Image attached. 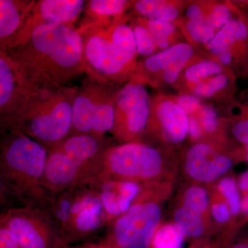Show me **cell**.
<instances>
[{
  "label": "cell",
  "mask_w": 248,
  "mask_h": 248,
  "mask_svg": "<svg viewBox=\"0 0 248 248\" xmlns=\"http://www.w3.org/2000/svg\"><path fill=\"white\" fill-rule=\"evenodd\" d=\"M35 87L65 86L86 73L82 37L76 27L37 26L20 44L4 53Z\"/></svg>",
  "instance_id": "6da1fadb"
},
{
  "label": "cell",
  "mask_w": 248,
  "mask_h": 248,
  "mask_svg": "<svg viewBox=\"0 0 248 248\" xmlns=\"http://www.w3.org/2000/svg\"><path fill=\"white\" fill-rule=\"evenodd\" d=\"M78 87L36 88L17 114L1 128L16 129L48 151L71 133L73 103Z\"/></svg>",
  "instance_id": "277c9868"
},
{
  "label": "cell",
  "mask_w": 248,
  "mask_h": 248,
  "mask_svg": "<svg viewBox=\"0 0 248 248\" xmlns=\"http://www.w3.org/2000/svg\"><path fill=\"white\" fill-rule=\"evenodd\" d=\"M232 133L236 141L244 145L248 146V115L242 112L241 118L233 124Z\"/></svg>",
  "instance_id": "d6a6232c"
},
{
  "label": "cell",
  "mask_w": 248,
  "mask_h": 248,
  "mask_svg": "<svg viewBox=\"0 0 248 248\" xmlns=\"http://www.w3.org/2000/svg\"><path fill=\"white\" fill-rule=\"evenodd\" d=\"M193 55V49L187 43L173 45L147 57L138 63V74L146 84H155L157 81L173 84L179 78Z\"/></svg>",
  "instance_id": "30bf717a"
},
{
  "label": "cell",
  "mask_w": 248,
  "mask_h": 248,
  "mask_svg": "<svg viewBox=\"0 0 248 248\" xmlns=\"http://www.w3.org/2000/svg\"><path fill=\"white\" fill-rule=\"evenodd\" d=\"M100 199L108 225L128 210L141 193L143 186L138 183L97 178L91 182Z\"/></svg>",
  "instance_id": "5bb4252c"
},
{
  "label": "cell",
  "mask_w": 248,
  "mask_h": 248,
  "mask_svg": "<svg viewBox=\"0 0 248 248\" xmlns=\"http://www.w3.org/2000/svg\"><path fill=\"white\" fill-rule=\"evenodd\" d=\"M0 224L6 226L20 248H63L56 223L47 209L18 207L4 209Z\"/></svg>",
  "instance_id": "ba28073f"
},
{
  "label": "cell",
  "mask_w": 248,
  "mask_h": 248,
  "mask_svg": "<svg viewBox=\"0 0 248 248\" xmlns=\"http://www.w3.org/2000/svg\"><path fill=\"white\" fill-rule=\"evenodd\" d=\"M244 157L248 161V146H244Z\"/></svg>",
  "instance_id": "ee69618b"
},
{
  "label": "cell",
  "mask_w": 248,
  "mask_h": 248,
  "mask_svg": "<svg viewBox=\"0 0 248 248\" xmlns=\"http://www.w3.org/2000/svg\"><path fill=\"white\" fill-rule=\"evenodd\" d=\"M237 184L242 195L248 193V170L241 174Z\"/></svg>",
  "instance_id": "f35d334b"
},
{
  "label": "cell",
  "mask_w": 248,
  "mask_h": 248,
  "mask_svg": "<svg viewBox=\"0 0 248 248\" xmlns=\"http://www.w3.org/2000/svg\"><path fill=\"white\" fill-rule=\"evenodd\" d=\"M131 1L125 0H89L86 1L84 17L79 26L107 24L125 16Z\"/></svg>",
  "instance_id": "ac0fdd59"
},
{
  "label": "cell",
  "mask_w": 248,
  "mask_h": 248,
  "mask_svg": "<svg viewBox=\"0 0 248 248\" xmlns=\"http://www.w3.org/2000/svg\"><path fill=\"white\" fill-rule=\"evenodd\" d=\"M238 17L232 18L224 27L217 32L213 40L205 47L213 55H219L227 50H232L236 40Z\"/></svg>",
  "instance_id": "603a6c76"
},
{
  "label": "cell",
  "mask_w": 248,
  "mask_h": 248,
  "mask_svg": "<svg viewBox=\"0 0 248 248\" xmlns=\"http://www.w3.org/2000/svg\"><path fill=\"white\" fill-rule=\"evenodd\" d=\"M188 115L182 108L170 99L152 102V114L148 130L160 132L166 141L179 143L188 133Z\"/></svg>",
  "instance_id": "2e32d148"
},
{
  "label": "cell",
  "mask_w": 248,
  "mask_h": 248,
  "mask_svg": "<svg viewBox=\"0 0 248 248\" xmlns=\"http://www.w3.org/2000/svg\"><path fill=\"white\" fill-rule=\"evenodd\" d=\"M191 248H211L208 244H204V243H198L195 244V246H192Z\"/></svg>",
  "instance_id": "7bdbcfd3"
},
{
  "label": "cell",
  "mask_w": 248,
  "mask_h": 248,
  "mask_svg": "<svg viewBox=\"0 0 248 248\" xmlns=\"http://www.w3.org/2000/svg\"><path fill=\"white\" fill-rule=\"evenodd\" d=\"M35 0H0V53L13 48Z\"/></svg>",
  "instance_id": "e0dca14e"
},
{
  "label": "cell",
  "mask_w": 248,
  "mask_h": 248,
  "mask_svg": "<svg viewBox=\"0 0 248 248\" xmlns=\"http://www.w3.org/2000/svg\"><path fill=\"white\" fill-rule=\"evenodd\" d=\"M200 117L201 125L204 131L208 133L217 131L218 127V116L214 108L209 106L201 107Z\"/></svg>",
  "instance_id": "4dcf8cb0"
},
{
  "label": "cell",
  "mask_w": 248,
  "mask_h": 248,
  "mask_svg": "<svg viewBox=\"0 0 248 248\" xmlns=\"http://www.w3.org/2000/svg\"><path fill=\"white\" fill-rule=\"evenodd\" d=\"M217 190L229 206L232 217L240 215L242 196L236 180L231 177L222 178L217 184Z\"/></svg>",
  "instance_id": "484cf974"
},
{
  "label": "cell",
  "mask_w": 248,
  "mask_h": 248,
  "mask_svg": "<svg viewBox=\"0 0 248 248\" xmlns=\"http://www.w3.org/2000/svg\"><path fill=\"white\" fill-rule=\"evenodd\" d=\"M187 115L193 114L196 111L200 110L201 104L198 98L190 94L179 96L175 102Z\"/></svg>",
  "instance_id": "836d02e7"
},
{
  "label": "cell",
  "mask_w": 248,
  "mask_h": 248,
  "mask_svg": "<svg viewBox=\"0 0 248 248\" xmlns=\"http://www.w3.org/2000/svg\"><path fill=\"white\" fill-rule=\"evenodd\" d=\"M231 248H248V241H240L233 245Z\"/></svg>",
  "instance_id": "b9f144b4"
},
{
  "label": "cell",
  "mask_w": 248,
  "mask_h": 248,
  "mask_svg": "<svg viewBox=\"0 0 248 248\" xmlns=\"http://www.w3.org/2000/svg\"><path fill=\"white\" fill-rule=\"evenodd\" d=\"M25 79L11 59L0 53V124L17 114L31 93L35 89Z\"/></svg>",
  "instance_id": "7c38bea8"
},
{
  "label": "cell",
  "mask_w": 248,
  "mask_h": 248,
  "mask_svg": "<svg viewBox=\"0 0 248 248\" xmlns=\"http://www.w3.org/2000/svg\"><path fill=\"white\" fill-rule=\"evenodd\" d=\"M206 217L180 205L174 210L172 223L180 230L186 238L200 239L207 230Z\"/></svg>",
  "instance_id": "ffe728a7"
},
{
  "label": "cell",
  "mask_w": 248,
  "mask_h": 248,
  "mask_svg": "<svg viewBox=\"0 0 248 248\" xmlns=\"http://www.w3.org/2000/svg\"><path fill=\"white\" fill-rule=\"evenodd\" d=\"M169 164L162 152L141 141H134L109 147L97 178L147 186L169 184Z\"/></svg>",
  "instance_id": "8992f818"
},
{
  "label": "cell",
  "mask_w": 248,
  "mask_h": 248,
  "mask_svg": "<svg viewBox=\"0 0 248 248\" xmlns=\"http://www.w3.org/2000/svg\"><path fill=\"white\" fill-rule=\"evenodd\" d=\"M205 12L200 6L196 4H191L186 9V17L188 20L191 19H200L205 17Z\"/></svg>",
  "instance_id": "8d00e7d4"
},
{
  "label": "cell",
  "mask_w": 248,
  "mask_h": 248,
  "mask_svg": "<svg viewBox=\"0 0 248 248\" xmlns=\"http://www.w3.org/2000/svg\"><path fill=\"white\" fill-rule=\"evenodd\" d=\"M210 213L214 219L219 224L228 223L232 217L229 206L223 200H216L211 203Z\"/></svg>",
  "instance_id": "1f68e13d"
},
{
  "label": "cell",
  "mask_w": 248,
  "mask_h": 248,
  "mask_svg": "<svg viewBox=\"0 0 248 248\" xmlns=\"http://www.w3.org/2000/svg\"><path fill=\"white\" fill-rule=\"evenodd\" d=\"M133 29L138 54L142 56H151L155 53L157 47L152 38L148 29L144 25L141 17L133 19L130 24Z\"/></svg>",
  "instance_id": "4316f807"
},
{
  "label": "cell",
  "mask_w": 248,
  "mask_h": 248,
  "mask_svg": "<svg viewBox=\"0 0 248 248\" xmlns=\"http://www.w3.org/2000/svg\"><path fill=\"white\" fill-rule=\"evenodd\" d=\"M124 84L86 77L73 103L71 134L106 136L113 128L116 102Z\"/></svg>",
  "instance_id": "52a82bcc"
},
{
  "label": "cell",
  "mask_w": 248,
  "mask_h": 248,
  "mask_svg": "<svg viewBox=\"0 0 248 248\" xmlns=\"http://www.w3.org/2000/svg\"><path fill=\"white\" fill-rule=\"evenodd\" d=\"M205 19L218 32L232 19V11L229 6L222 4L214 5L205 14Z\"/></svg>",
  "instance_id": "f546056e"
},
{
  "label": "cell",
  "mask_w": 248,
  "mask_h": 248,
  "mask_svg": "<svg viewBox=\"0 0 248 248\" xmlns=\"http://www.w3.org/2000/svg\"><path fill=\"white\" fill-rule=\"evenodd\" d=\"M167 191L168 184L143 186L128 210L108 226L103 242L110 248H149L161 224V202Z\"/></svg>",
  "instance_id": "5b68a950"
},
{
  "label": "cell",
  "mask_w": 248,
  "mask_h": 248,
  "mask_svg": "<svg viewBox=\"0 0 248 248\" xmlns=\"http://www.w3.org/2000/svg\"><path fill=\"white\" fill-rule=\"evenodd\" d=\"M241 214L248 217V193L242 195L241 203Z\"/></svg>",
  "instance_id": "60d3db41"
},
{
  "label": "cell",
  "mask_w": 248,
  "mask_h": 248,
  "mask_svg": "<svg viewBox=\"0 0 248 248\" xmlns=\"http://www.w3.org/2000/svg\"><path fill=\"white\" fill-rule=\"evenodd\" d=\"M48 153L45 146L17 130L1 128V205L46 209L52 197L43 183Z\"/></svg>",
  "instance_id": "7a4b0ae2"
},
{
  "label": "cell",
  "mask_w": 248,
  "mask_h": 248,
  "mask_svg": "<svg viewBox=\"0 0 248 248\" xmlns=\"http://www.w3.org/2000/svg\"><path fill=\"white\" fill-rule=\"evenodd\" d=\"M132 8L142 18L148 20L172 22L179 16L178 8L163 0H139L131 1Z\"/></svg>",
  "instance_id": "d6986e66"
},
{
  "label": "cell",
  "mask_w": 248,
  "mask_h": 248,
  "mask_svg": "<svg viewBox=\"0 0 248 248\" xmlns=\"http://www.w3.org/2000/svg\"><path fill=\"white\" fill-rule=\"evenodd\" d=\"M152 102L145 83L140 78L125 83L116 102L111 134L120 143L140 141L149 127Z\"/></svg>",
  "instance_id": "9c48e42d"
},
{
  "label": "cell",
  "mask_w": 248,
  "mask_h": 248,
  "mask_svg": "<svg viewBox=\"0 0 248 248\" xmlns=\"http://www.w3.org/2000/svg\"><path fill=\"white\" fill-rule=\"evenodd\" d=\"M0 248H20L16 236L1 224H0Z\"/></svg>",
  "instance_id": "e575fe53"
},
{
  "label": "cell",
  "mask_w": 248,
  "mask_h": 248,
  "mask_svg": "<svg viewBox=\"0 0 248 248\" xmlns=\"http://www.w3.org/2000/svg\"><path fill=\"white\" fill-rule=\"evenodd\" d=\"M217 57H218V61H219V63L221 65L228 66V65L231 64L233 62H235L234 54L232 50L223 52V53L217 55Z\"/></svg>",
  "instance_id": "74e56055"
},
{
  "label": "cell",
  "mask_w": 248,
  "mask_h": 248,
  "mask_svg": "<svg viewBox=\"0 0 248 248\" xmlns=\"http://www.w3.org/2000/svg\"><path fill=\"white\" fill-rule=\"evenodd\" d=\"M230 84V76L220 73L193 86L194 94L202 97H210L227 87Z\"/></svg>",
  "instance_id": "f1b7e54d"
},
{
  "label": "cell",
  "mask_w": 248,
  "mask_h": 248,
  "mask_svg": "<svg viewBox=\"0 0 248 248\" xmlns=\"http://www.w3.org/2000/svg\"><path fill=\"white\" fill-rule=\"evenodd\" d=\"M84 0H39L31 10L22 32L14 46L29 37L32 30L42 24H60L75 27L84 12ZM13 47V48H14Z\"/></svg>",
  "instance_id": "4fadbf2b"
},
{
  "label": "cell",
  "mask_w": 248,
  "mask_h": 248,
  "mask_svg": "<svg viewBox=\"0 0 248 248\" xmlns=\"http://www.w3.org/2000/svg\"><path fill=\"white\" fill-rule=\"evenodd\" d=\"M232 166L230 156L218 153L215 147L204 142L191 146L184 161L186 176L198 184H210L222 179Z\"/></svg>",
  "instance_id": "8fae6325"
},
{
  "label": "cell",
  "mask_w": 248,
  "mask_h": 248,
  "mask_svg": "<svg viewBox=\"0 0 248 248\" xmlns=\"http://www.w3.org/2000/svg\"><path fill=\"white\" fill-rule=\"evenodd\" d=\"M128 18L125 15L107 24L76 27L84 42L87 76L119 84L138 76V50Z\"/></svg>",
  "instance_id": "3957f363"
},
{
  "label": "cell",
  "mask_w": 248,
  "mask_h": 248,
  "mask_svg": "<svg viewBox=\"0 0 248 248\" xmlns=\"http://www.w3.org/2000/svg\"><path fill=\"white\" fill-rule=\"evenodd\" d=\"M223 71L222 65L212 60H203L187 67L184 72V77L187 82L192 86L220 74Z\"/></svg>",
  "instance_id": "cb8c5ba5"
},
{
  "label": "cell",
  "mask_w": 248,
  "mask_h": 248,
  "mask_svg": "<svg viewBox=\"0 0 248 248\" xmlns=\"http://www.w3.org/2000/svg\"><path fill=\"white\" fill-rule=\"evenodd\" d=\"M186 236L173 223L160 224L149 248H182Z\"/></svg>",
  "instance_id": "7402d4cb"
},
{
  "label": "cell",
  "mask_w": 248,
  "mask_h": 248,
  "mask_svg": "<svg viewBox=\"0 0 248 248\" xmlns=\"http://www.w3.org/2000/svg\"><path fill=\"white\" fill-rule=\"evenodd\" d=\"M108 226L107 215L95 191L82 202L61 232L65 246L93 234Z\"/></svg>",
  "instance_id": "9a60e30c"
},
{
  "label": "cell",
  "mask_w": 248,
  "mask_h": 248,
  "mask_svg": "<svg viewBox=\"0 0 248 248\" xmlns=\"http://www.w3.org/2000/svg\"><path fill=\"white\" fill-rule=\"evenodd\" d=\"M189 136L193 140H199L203 135V128L200 122L194 117H189L188 133Z\"/></svg>",
  "instance_id": "d590c367"
},
{
  "label": "cell",
  "mask_w": 248,
  "mask_h": 248,
  "mask_svg": "<svg viewBox=\"0 0 248 248\" xmlns=\"http://www.w3.org/2000/svg\"><path fill=\"white\" fill-rule=\"evenodd\" d=\"M186 29L192 40L204 45H208L217 32L205 17L200 19L187 21Z\"/></svg>",
  "instance_id": "83f0119b"
},
{
  "label": "cell",
  "mask_w": 248,
  "mask_h": 248,
  "mask_svg": "<svg viewBox=\"0 0 248 248\" xmlns=\"http://www.w3.org/2000/svg\"><path fill=\"white\" fill-rule=\"evenodd\" d=\"M141 18L157 48L164 50L172 46L170 42L176 31V27L172 22L148 20Z\"/></svg>",
  "instance_id": "d4e9b609"
},
{
  "label": "cell",
  "mask_w": 248,
  "mask_h": 248,
  "mask_svg": "<svg viewBox=\"0 0 248 248\" xmlns=\"http://www.w3.org/2000/svg\"><path fill=\"white\" fill-rule=\"evenodd\" d=\"M181 202V205L206 218L210 212V196L206 189L200 184L187 187L183 192Z\"/></svg>",
  "instance_id": "44dd1931"
},
{
  "label": "cell",
  "mask_w": 248,
  "mask_h": 248,
  "mask_svg": "<svg viewBox=\"0 0 248 248\" xmlns=\"http://www.w3.org/2000/svg\"><path fill=\"white\" fill-rule=\"evenodd\" d=\"M63 248H110L105 243L101 241V242L97 243H86V244L78 245L76 246H69V245L63 246Z\"/></svg>",
  "instance_id": "ab89813d"
}]
</instances>
